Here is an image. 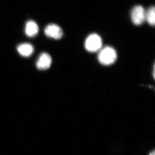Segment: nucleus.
Returning <instances> with one entry per match:
<instances>
[{
  "label": "nucleus",
  "mask_w": 155,
  "mask_h": 155,
  "mask_svg": "<svg viewBox=\"0 0 155 155\" xmlns=\"http://www.w3.org/2000/svg\"><path fill=\"white\" fill-rule=\"evenodd\" d=\"M146 21L149 24L154 26L155 23V7L152 6L148 11L146 12Z\"/></svg>",
  "instance_id": "6e6552de"
},
{
  "label": "nucleus",
  "mask_w": 155,
  "mask_h": 155,
  "mask_svg": "<svg viewBox=\"0 0 155 155\" xmlns=\"http://www.w3.org/2000/svg\"><path fill=\"white\" fill-rule=\"evenodd\" d=\"M38 32V27L36 22L32 20L28 21L26 23L25 33L28 37H34Z\"/></svg>",
  "instance_id": "423d86ee"
},
{
  "label": "nucleus",
  "mask_w": 155,
  "mask_h": 155,
  "mask_svg": "<svg viewBox=\"0 0 155 155\" xmlns=\"http://www.w3.org/2000/svg\"><path fill=\"white\" fill-rule=\"evenodd\" d=\"M146 12L144 8L140 5L133 8L131 12V19L134 24L140 25L146 21Z\"/></svg>",
  "instance_id": "7ed1b4c3"
},
{
  "label": "nucleus",
  "mask_w": 155,
  "mask_h": 155,
  "mask_svg": "<svg viewBox=\"0 0 155 155\" xmlns=\"http://www.w3.org/2000/svg\"><path fill=\"white\" fill-rule=\"evenodd\" d=\"M98 60L100 64L104 66H110L116 62L117 54L116 50L110 46L102 48L99 51Z\"/></svg>",
  "instance_id": "f257e3e1"
},
{
  "label": "nucleus",
  "mask_w": 155,
  "mask_h": 155,
  "mask_svg": "<svg viewBox=\"0 0 155 155\" xmlns=\"http://www.w3.org/2000/svg\"><path fill=\"white\" fill-rule=\"evenodd\" d=\"M52 63V59L48 54L42 53L36 62V67L39 70H44L49 69Z\"/></svg>",
  "instance_id": "39448f33"
},
{
  "label": "nucleus",
  "mask_w": 155,
  "mask_h": 155,
  "mask_svg": "<svg viewBox=\"0 0 155 155\" xmlns=\"http://www.w3.org/2000/svg\"><path fill=\"white\" fill-rule=\"evenodd\" d=\"M150 155H155L154 151H153L151 152L150 153Z\"/></svg>",
  "instance_id": "1a4fd4ad"
},
{
  "label": "nucleus",
  "mask_w": 155,
  "mask_h": 155,
  "mask_svg": "<svg viewBox=\"0 0 155 155\" xmlns=\"http://www.w3.org/2000/svg\"><path fill=\"white\" fill-rule=\"evenodd\" d=\"M45 35L49 38L60 39L63 36V31L59 25L51 24L47 25L45 29Z\"/></svg>",
  "instance_id": "20e7f679"
},
{
  "label": "nucleus",
  "mask_w": 155,
  "mask_h": 155,
  "mask_svg": "<svg viewBox=\"0 0 155 155\" xmlns=\"http://www.w3.org/2000/svg\"><path fill=\"white\" fill-rule=\"evenodd\" d=\"M102 40L97 34H92L85 40L84 48L89 52L94 53L99 51L102 47Z\"/></svg>",
  "instance_id": "f03ea898"
},
{
  "label": "nucleus",
  "mask_w": 155,
  "mask_h": 155,
  "mask_svg": "<svg viewBox=\"0 0 155 155\" xmlns=\"http://www.w3.org/2000/svg\"><path fill=\"white\" fill-rule=\"evenodd\" d=\"M17 51L21 56L28 57L34 52V49L33 46L28 43H23L19 45L17 48Z\"/></svg>",
  "instance_id": "0eeeda50"
}]
</instances>
